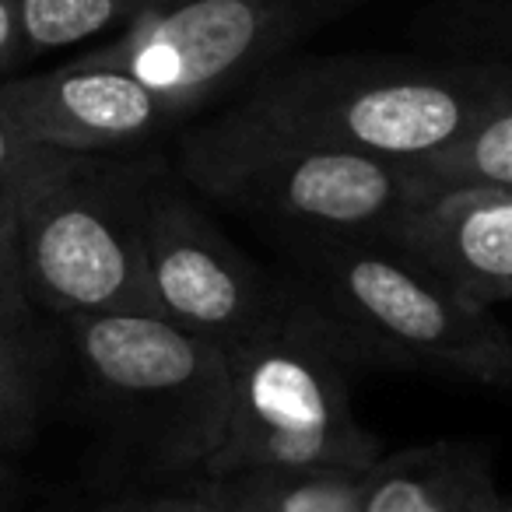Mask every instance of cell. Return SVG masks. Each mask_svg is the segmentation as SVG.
Masks as SVG:
<instances>
[{
	"label": "cell",
	"instance_id": "obj_1",
	"mask_svg": "<svg viewBox=\"0 0 512 512\" xmlns=\"http://www.w3.org/2000/svg\"><path fill=\"white\" fill-rule=\"evenodd\" d=\"M509 95V60L288 57L204 116L249 134L411 162L446 148Z\"/></svg>",
	"mask_w": 512,
	"mask_h": 512
},
{
	"label": "cell",
	"instance_id": "obj_2",
	"mask_svg": "<svg viewBox=\"0 0 512 512\" xmlns=\"http://www.w3.org/2000/svg\"><path fill=\"white\" fill-rule=\"evenodd\" d=\"M225 365V435L193 477L239 470H365L383 456L379 435L355 418L351 386L365 369L288 281L278 309L228 344Z\"/></svg>",
	"mask_w": 512,
	"mask_h": 512
},
{
	"label": "cell",
	"instance_id": "obj_3",
	"mask_svg": "<svg viewBox=\"0 0 512 512\" xmlns=\"http://www.w3.org/2000/svg\"><path fill=\"white\" fill-rule=\"evenodd\" d=\"M278 239V274L337 330L365 372L414 369L512 390V337L488 306L376 242Z\"/></svg>",
	"mask_w": 512,
	"mask_h": 512
},
{
	"label": "cell",
	"instance_id": "obj_4",
	"mask_svg": "<svg viewBox=\"0 0 512 512\" xmlns=\"http://www.w3.org/2000/svg\"><path fill=\"white\" fill-rule=\"evenodd\" d=\"M176 172L207 204L306 239L383 246L428 200L404 162L249 134L214 116L176 130Z\"/></svg>",
	"mask_w": 512,
	"mask_h": 512
},
{
	"label": "cell",
	"instance_id": "obj_5",
	"mask_svg": "<svg viewBox=\"0 0 512 512\" xmlns=\"http://www.w3.org/2000/svg\"><path fill=\"white\" fill-rule=\"evenodd\" d=\"M64 334L134 474L151 491L190 481L225 435V348L144 313L64 316Z\"/></svg>",
	"mask_w": 512,
	"mask_h": 512
},
{
	"label": "cell",
	"instance_id": "obj_6",
	"mask_svg": "<svg viewBox=\"0 0 512 512\" xmlns=\"http://www.w3.org/2000/svg\"><path fill=\"white\" fill-rule=\"evenodd\" d=\"M362 4L369 0H172L78 60L127 71L183 130Z\"/></svg>",
	"mask_w": 512,
	"mask_h": 512
},
{
	"label": "cell",
	"instance_id": "obj_7",
	"mask_svg": "<svg viewBox=\"0 0 512 512\" xmlns=\"http://www.w3.org/2000/svg\"><path fill=\"white\" fill-rule=\"evenodd\" d=\"M158 155H78L18 214L15 246L32 302L50 313L158 316L137 211Z\"/></svg>",
	"mask_w": 512,
	"mask_h": 512
},
{
	"label": "cell",
	"instance_id": "obj_8",
	"mask_svg": "<svg viewBox=\"0 0 512 512\" xmlns=\"http://www.w3.org/2000/svg\"><path fill=\"white\" fill-rule=\"evenodd\" d=\"M137 232L158 316L221 348L260 327L285 295L281 274L242 253L165 158L144 183Z\"/></svg>",
	"mask_w": 512,
	"mask_h": 512
},
{
	"label": "cell",
	"instance_id": "obj_9",
	"mask_svg": "<svg viewBox=\"0 0 512 512\" xmlns=\"http://www.w3.org/2000/svg\"><path fill=\"white\" fill-rule=\"evenodd\" d=\"M0 113L25 137L74 155H120L179 130L162 99L116 67H64L0 85Z\"/></svg>",
	"mask_w": 512,
	"mask_h": 512
},
{
	"label": "cell",
	"instance_id": "obj_10",
	"mask_svg": "<svg viewBox=\"0 0 512 512\" xmlns=\"http://www.w3.org/2000/svg\"><path fill=\"white\" fill-rule=\"evenodd\" d=\"M383 246L491 309L512 299V190L432 193Z\"/></svg>",
	"mask_w": 512,
	"mask_h": 512
},
{
	"label": "cell",
	"instance_id": "obj_11",
	"mask_svg": "<svg viewBox=\"0 0 512 512\" xmlns=\"http://www.w3.org/2000/svg\"><path fill=\"white\" fill-rule=\"evenodd\" d=\"M495 463L481 442H432L379 456L365 470L362 512H502Z\"/></svg>",
	"mask_w": 512,
	"mask_h": 512
},
{
	"label": "cell",
	"instance_id": "obj_12",
	"mask_svg": "<svg viewBox=\"0 0 512 512\" xmlns=\"http://www.w3.org/2000/svg\"><path fill=\"white\" fill-rule=\"evenodd\" d=\"M365 470H239L190 477L179 488L193 491L211 512H362Z\"/></svg>",
	"mask_w": 512,
	"mask_h": 512
},
{
	"label": "cell",
	"instance_id": "obj_13",
	"mask_svg": "<svg viewBox=\"0 0 512 512\" xmlns=\"http://www.w3.org/2000/svg\"><path fill=\"white\" fill-rule=\"evenodd\" d=\"M421 190H512V95L477 116L456 141L404 162Z\"/></svg>",
	"mask_w": 512,
	"mask_h": 512
},
{
	"label": "cell",
	"instance_id": "obj_14",
	"mask_svg": "<svg viewBox=\"0 0 512 512\" xmlns=\"http://www.w3.org/2000/svg\"><path fill=\"white\" fill-rule=\"evenodd\" d=\"M172 0H15L25 57L67 50L123 29Z\"/></svg>",
	"mask_w": 512,
	"mask_h": 512
},
{
	"label": "cell",
	"instance_id": "obj_15",
	"mask_svg": "<svg viewBox=\"0 0 512 512\" xmlns=\"http://www.w3.org/2000/svg\"><path fill=\"white\" fill-rule=\"evenodd\" d=\"M418 32L460 57L512 64V0H442L421 15Z\"/></svg>",
	"mask_w": 512,
	"mask_h": 512
},
{
	"label": "cell",
	"instance_id": "obj_16",
	"mask_svg": "<svg viewBox=\"0 0 512 512\" xmlns=\"http://www.w3.org/2000/svg\"><path fill=\"white\" fill-rule=\"evenodd\" d=\"M46 386V341L36 323L0 337V449L32 432Z\"/></svg>",
	"mask_w": 512,
	"mask_h": 512
},
{
	"label": "cell",
	"instance_id": "obj_17",
	"mask_svg": "<svg viewBox=\"0 0 512 512\" xmlns=\"http://www.w3.org/2000/svg\"><path fill=\"white\" fill-rule=\"evenodd\" d=\"M74 158H78L74 151H60L25 137L0 113V239H15L22 207L43 186H50Z\"/></svg>",
	"mask_w": 512,
	"mask_h": 512
},
{
	"label": "cell",
	"instance_id": "obj_18",
	"mask_svg": "<svg viewBox=\"0 0 512 512\" xmlns=\"http://www.w3.org/2000/svg\"><path fill=\"white\" fill-rule=\"evenodd\" d=\"M32 323V295L25 285L15 239H0V337Z\"/></svg>",
	"mask_w": 512,
	"mask_h": 512
},
{
	"label": "cell",
	"instance_id": "obj_19",
	"mask_svg": "<svg viewBox=\"0 0 512 512\" xmlns=\"http://www.w3.org/2000/svg\"><path fill=\"white\" fill-rule=\"evenodd\" d=\"M92 512H211V505L200 502L186 488H165V491H141V495L116 498Z\"/></svg>",
	"mask_w": 512,
	"mask_h": 512
},
{
	"label": "cell",
	"instance_id": "obj_20",
	"mask_svg": "<svg viewBox=\"0 0 512 512\" xmlns=\"http://www.w3.org/2000/svg\"><path fill=\"white\" fill-rule=\"evenodd\" d=\"M22 60H25V46H22V29H18L15 0H0V74H8Z\"/></svg>",
	"mask_w": 512,
	"mask_h": 512
},
{
	"label": "cell",
	"instance_id": "obj_21",
	"mask_svg": "<svg viewBox=\"0 0 512 512\" xmlns=\"http://www.w3.org/2000/svg\"><path fill=\"white\" fill-rule=\"evenodd\" d=\"M4 477H8V470H4V467H0V484H4Z\"/></svg>",
	"mask_w": 512,
	"mask_h": 512
},
{
	"label": "cell",
	"instance_id": "obj_22",
	"mask_svg": "<svg viewBox=\"0 0 512 512\" xmlns=\"http://www.w3.org/2000/svg\"><path fill=\"white\" fill-rule=\"evenodd\" d=\"M502 512H512V502H505V509Z\"/></svg>",
	"mask_w": 512,
	"mask_h": 512
}]
</instances>
